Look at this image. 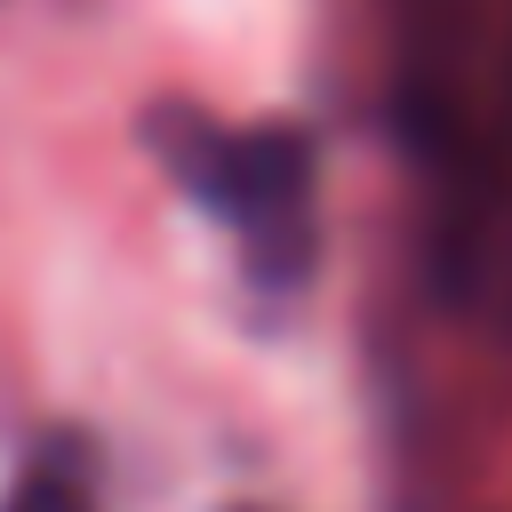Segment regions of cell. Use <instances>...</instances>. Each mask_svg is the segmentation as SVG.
<instances>
[{"label":"cell","instance_id":"cell-1","mask_svg":"<svg viewBox=\"0 0 512 512\" xmlns=\"http://www.w3.org/2000/svg\"><path fill=\"white\" fill-rule=\"evenodd\" d=\"M208 192L224 200V216L248 232L256 264L264 272H304L312 256V152L304 136L288 128H256V136H232L208 152Z\"/></svg>","mask_w":512,"mask_h":512},{"label":"cell","instance_id":"cell-2","mask_svg":"<svg viewBox=\"0 0 512 512\" xmlns=\"http://www.w3.org/2000/svg\"><path fill=\"white\" fill-rule=\"evenodd\" d=\"M0 512H96L88 504V488L80 480H64V472H32V480H16L8 488V504Z\"/></svg>","mask_w":512,"mask_h":512}]
</instances>
